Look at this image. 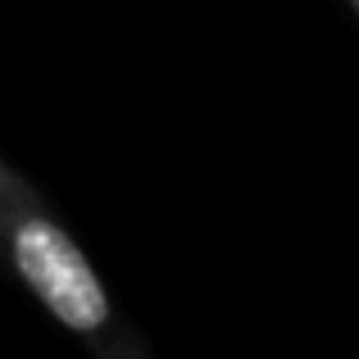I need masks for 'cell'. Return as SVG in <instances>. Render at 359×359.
<instances>
[{
  "label": "cell",
  "mask_w": 359,
  "mask_h": 359,
  "mask_svg": "<svg viewBox=\"0 0 359 359\" xmlns=\"http://www.w3.org/2000/svg\"><path fill=\"white\" fill-rule=\"evenodd\" d=\"M0 273L18 282L78 346L100 359H146L150 341L137 332L109 282L64 228L36 182L0 150Z\"/></svg>",
  "instance_id": "6da1fadb"
},
{
  "label": "cell",
  "mask_w": 359,
  "mask_h": 359,
  "mask_svg": "<svg viewBox=\"0 0 359 359\" xmlns=\"http://www.w3.org/2000/svg\"><path fill=\"white\" fill-rule=\"evenodd\" d=\"M351 9H355V14H359V0H351Z\"/></svg>",
  "instance_id": "7a4b0ae2"
}]
</instances>
